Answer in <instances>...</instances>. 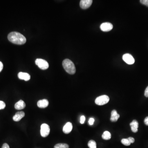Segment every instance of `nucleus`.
Returning a JSON list of instances; mask_svg holds the SVG:
<instances>
[{
    "mask_svg": "<svg viewBox=\"0 0 148 148\" xmlns=\"http://www.w3.org/2000/svg\"><path fill=\"white\" fill-rule=\"evenodd\" d=\"M128 139V141H129V142L131 143H133L135 142V139L133 137H129L128 138H127Z\"/></svg>",
    "mask_w": 148,
    "mask_h": 148,
    "instance_id": "obj_24",
    "label": "nucleus"
},
{
    "mask_svg": "<svg viewBox=\"0 0 148 148\" xmlns=\"http://www.w3.org/2000/svg\"><path fill=\"white\" fill-rule=\"evenodd\" d=\"M35 63L36 65L43 70H45L49 67V63L47 61L41 59H37L35 61Z\"/></svg>",
    "mask_w": 148,
    "mask_h": 148,
    "instance_id": "obj_4",
    "label": "nucleus"
},
{
    "mask_svg": "<svg viewBox=\"0 0 148 148\" xmlns=\"http://www.w3.org/2000/svg\"><path fill=\"white\" fill-rule=\"evenodd\" d=\"M18 77L19 79L24 80L26 81H29L30 79V76L29 74L26 72H19L18 74Z\"/></svg>",
    "mask_w": 148,
    "mask_h": 148,
    "instance_id": "obj_10",
    "label": "nucleus"
},
{
    "mask_svg": "<svg viewBox=\"0 0 148 148\" xmlns=\"http://www.w3.org/2000/svg\"><path fill=\"white\" fill-rule=\"evenodd\" d=\"M102 138L104 140H109L111 138V135L109 131H104L102 135Z\"/></svg>",
    "mask_w": 148,
    "mask_h": 148,
    "instance_id": "obj_16",
    "label": "nucleus"
},
{
    "mask_svg": "<svg viewBox=\"0 0 148 148\" xmlns=\"http://www.w3.org/2000/svg\"><path fill=\"white\" fill-rule=\"evenodd\" d=\"M100 28L103 31L108 32L112 30L113 28V26L110 23L104 22L102 23Z\"/></svg>",
    "mask_w": 148,
    "mask_h": 148,
    "instance_id": "obj_7",
    "label": "nucleus"
},
{
    "mask_svg": "<svg viewBox=\"0 0 148 148\" xmlns=\"http://www.w3.org/2000/svg\"><path fill=\"white\" fill-rule=\"evenodd\" d=\"M49 105V102L46 99L40 100L38 102L37 105L38 107L41 108H47Z\"/></svg>",
    "mask_w": 148,
    "mask_h": 148,
    "instance_id": "obj_12",
    "label": "nucleus"
},
{
    "mask_svg": "<svg viewBox=\"0 0 148 148\" xmlns=\"http://www.w3.org/2000/svg\"><path fill=\"white\" fill-rule=\"evenodd\" d=\"M7 38L10 42L16 45H23L27 42V39L25 36L17 32H12L10 33Z\"/></svg>",
    "mask_w": 148,
    "mask_h": 148,
    "instance_id": "obj_1",
    "label": "nucleus"
},
{
    "mask_svg": "<svg viewBox=\"0 0 148 148\" xmlns=\"http://www.w3.org/2000/svg\"><path fill=\"white\" fill-rule=\"evenodd\" d=\"M94 122V119L93 118H91L89 119V121H88V123L90 125H93V123Z\"/></svg>",
    "mask_w": 148,
    "mask_h": 148,
    "instance_id": "obj_23",
    "label": "nucleus"
},
{
    "mask_svg": "<svg viewBox=\"0 0 148 148\" xmlns=\"http://www.w3.org/2000/svg\"><path fill=\"white\" fill-rule=\"evenodd\" d=\"M92 0H81L80 2V6L83 9H86L90 7L92 4Z\"/></svg>",
    "mask_w": 148,
    "mask_h": 148,
    "instance_id": "obj_8",
    "label": "nucleus"
},
{
    "mask_svg": "<svg viewBox=\"0 0 148 148\" xmlns=\"http://www.w3.org/2000/svg\"><path fill=\"white\" fill-rule=\"evenodd\" d=\"M63 68L67 73L73 75L76 72V68L72 61L69 59L63 60L62 63Z\"/></svg>",
    "mask_w": 148,
    "mask_h": 148,
    "instance_id": "obj_2",
    "label": "nucleus"
},
{
    "mask_svg": "<svg viewBox=\"0 0 148 148\" xmlns=\"http://www.w3.org/2000/svg\"><path fill=\"white\" fill-rule=\"evenodd\" d=\"M88 145L89 148H96V143L94 140H91L89 141Z\"/></svg>",
    "mask_w": 148,
    "mask_h": 148,
    "instance_id": "obj_18",
    "label": "nucleus"
},
{
    "mask_svg": "<svg viewBox=\"0 0 148 148\" xmlns=\"http://www.w3.org/2000/svg\"><path fill=\"white\" fill-rule=\"evenodd\" d=\"M144 95L145 97H148V86L146 87V89H145L144 92Z\"/></svg>",
    "mask_w": 148,
    "mask_h": 148,
    "instance_id": "obj_25",
    "label": "nucleus"
},
{
    "mask_svg": "<svg viewBox=\"0 0 148 148\" xmlns=\"http://www.w3.org/2000/svg\"><path fill=\"white\" fill-rule=\"evenodd\" d=\"M25 116V113L22 111L17 112L13 117L14 121H19Z\"/></svg>",
    "mask_w": 148,
    "mask_h": 148,
    "instance_id": "obj_11",
    "label": "nucleus"
},
{
    "mask_svg": "<svg viewBox=\"0 0 148 148\" xmlns=\"http://www.w3.org/2000/svg\"><path fill=\"white\" fill-rule=\"evenodd\" d=\"M144 124L148 126V117H146L144 120Z\"/></svg>",
    "mask_w": 148,
    "mask_h": 148,
    "instance_id": "obj_27",
    "label": "nucleus"
},
{
    "mask_svg": "<svg viewBox=\"0 0 148 148\" xmlns=\"http://www.w3.org/2000/svg\"><path fill=\"white\" fill-rule=\"evenodd\" d=\"M6 105L4 102L0 101V110L4 109L5 108Z\"/></svg>",
    "mask_w": 148,
    "mask_h": 148,
    "instance_id": "obj_20",
    "label": "nucleus"
},
{
    "mask_svg": "<svg viewBox=\"0 0 148 148\" xmlns=\"http://www.w3.org/2000/svg\"><path fill=\"white\" fill-rule=\"evenodd\" d=\"M140 2L142 4L148 7V0H141Z\"/></svg>",
    "mask_w": 148,
    "mask_h": 148,
    "instance_id": "obj_21",
    "label": "nucleus"
},
{
    "mask_svg": "<svg viewBox=\"0 0 148 148\" xmlns=\"http://www.w3.org/2000/svg\"><path fill=\"white\" fill-rule=\"evenodd\" d=\"M122 144H123L124 145L128 146H130L131 144V143L129 142V141L128 140V139H123L121 141Z\"/></svg>",
    "mask_w": 148,
    "mask_h": 148,
    "instance_id": "obj_19",
    "label": "nucleus"
},
{
    "mask_svg": "<svg viewBox=\"0 0 148 148\" xmlns=\"http://www.w3.org/2000/svg\"><path fill=\"white\" fill-rule=\"evenodd\" d=\"M85 119V117H84V116H81V118H80V123L81 124H84Z\"/></svg>",
    "mask_w": 148,
    "mask_h": 148,
    "instance_id": "obj_22",
    "label": "nucleus"
},
{
    "mask_svg": "<svg viewBox=\"0 0 148 148\" xmlns=\"http://www.w3.org/2000/svg\"><path fill=\"white\" fill-rule=\"evenodd\" d=\"M69 145L64 143H59L55 145L54 148H69Z\"/></svg>",
    "mask_w": 148,
    "mask_h": 148,
    "instance_id": "obj_17",
    "label": "nucleus"
},
{
    "mask_svg": "<svg viewBox=\"0 0 148 148\" xmlns=\"http://www.w3.org/2000/svg\"><path fill=\"white\" fill-rule=\"evenodd\" d=\"M1 148H10L9 146L7 143H5L3 145Z\"/></svg>",
    "mask_w": 148,
    "mask_h": 148,
    "instance_id": "obj_26",
    "label": "nucleus"
},
{
    "mask_svg": "<svg viewBox=\"0 0 148 148\" xmlns=\"http://www.w3.org/2000/svg\"><path fill=\"white\" fill-rule=\"evenodd\" d=\"M110 101V98L106 95H103L97 97L95 100L96 104L98 105H103L108 103Z\"/></svg>",
    "mask_w": 148,
    "mask_h": 148,
    "instance_id": "obj_3",
    "label": "nucleus"
},
{
    "mask_svg": "<svg viewBox=\"0 0 148 148\" xmlns=\"http://www.w3.org/2000/svg\"><path fill=\"white\" fill-rule=\"evenodd\" d=\"M50 127L47 124H43L41 126V135L43 137H45L49 135L50 133Z\"/></svg>",
    "mask_w": 148,
    "mask_h": 148,
    "instance_id": "obj_5",
    "label": "nucleus"
},
{
    "mask_svg": "<svg viewBox=\"0 0 148 148\" xmlns=\"http://www.w3.org/2000/svg\"><path fill=\"white\" fill-rule=\"evenodd\" d=\"M120 115L116 110H113L111 112L110 120L112 122H116L119 118Z\"/></svg>",
    "mask_w": 148,
    "mask_h": 148,
    "instance_id": "obj_15",
    "label": "nucleus"
},
{
    "mask_svg": "<svg viewBox=\"0 0 148 148\" xmlns=\"http://www.w3.org/2000/svg\"><path fill=\"white\" fill-rule=\"evenodd\" d=\"M130 126L131 127V130L133 133H137L138 131V128L139 127V124L138 122L135 120H134L130 124Z\"/></svg>",
    "mask_w": 148,
    "mask_h": 148,
    "instance_id": "obj_14",
    "label": "nucleus"
},
{
    "mask_svg": "<svg viewBox=\"0 0 148 148\" xmlns=\"http://www.w3.org/2000/svg\"><path fill=\"white\" fill-rule=\"evenodd\" d=\"M123 59L127 64L129 65L133 64L135 60L133 56L129 54H126L123 56Z\"/></svg>",
    "mask_w": 148,
    "mask_h": 148,
    "instance_id": "obj_6",
    "label": "nucleus"
},
{
    "mask_svg": "<svg viewBox=\"0 0 148 148\" xmlns=\"http://www.w3.org/2000/svg\"><path fill=\"white\" fill-rule=\"evenodd\" d=\"M26 104L22 100H20L17 102L14 105V108L17 110H23L25 108Z\"/></svg>",
    "mask_w": 148,
    "mask_h": 148,
    "instance_id": "obj_13",
    "label": "nucleus"
},
{
    "mask_svg": "<svg viewBox=\"0 0 148 148\" xmlns=\"http://www.w3.org/2000/svg\"><path fill=\"white\" fill-rule=\"evenodd\" d=\"M3 63L0 61V72L2 71V70L3 69Z\"/></svg>",
    "mask_w": 148,
    "mask_h": 148,
    "instance_id": "obj_28",
    "label": "nucleus"
},
{
    "mask_svg": "<svg viewBox=\"0 0 148 148\" xmlns=\"http://www.w3.org/2000/svg\"><path fill=\"white\" fill-rule=\"evenodd\" d=\"M72 129V125L70 122H68L65 124L63 128V132L65 134H69L70 133Z\"/></svg>",
    "mask_w": 148,
    "mask_h": 148,
    "instance_id": "obj_9",
    "label": "nucleus"
}]
</instances>
